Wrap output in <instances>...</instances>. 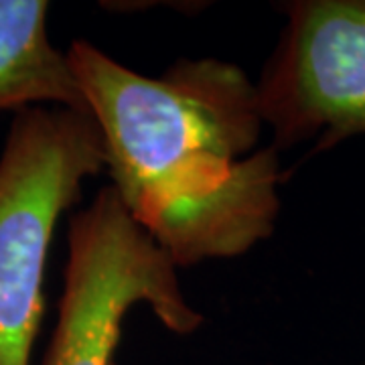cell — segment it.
Segmentation results:
<instances>
[{"label":"cell","instance_id":"cell-1","mask_svg":"<svg viewBox=\"0 0 365 365\" xmlns=\"http://www.w3.org/2000/svg\"><path fill=\"white\" fill-rule=\"evenodd\" d=\"M66 55L110 187L177 268L242 256L272 235L280 160L258 148L266 122L244 69L203 57L146 78L90 41Z\"/></svg>","mask_w":365,"mask_h":365},{"label":"cell","instance_id":"cell-2","mask_svg":"<svg viewBox=\"0 0 365 365\" xmlns=\"http://www.w3.org/2000/svg\"><path fill=\"white\" fill-rule=\"evenodd\" d=\"M104 169L88 112L35 106L14 116L0 155V365H31L55 225Z\"/></svg>","mask_w":365,"mask_h":365},{"label":"cell","instance_id":"cell-3","mask_svg":"<svg viewBox=\"0 0 365 365\" xmlns=\"http://www.w3.org/2000/svg\"><path fill=\"white\" fill-rule=\"evenodd\" d=\"M136 304L175 335H191L205 321L185 299L165 250L104 187L69 222L66 287L43 365H112Z\"/></svg>","mask_w":365,"mask_h":365},{"label":"cell","instance_id":"cell-4","mask_svg":"<svg viewBox=\"0 0 365 365\" xmlns=\"http://www.w3.org/2000/svg\"><path fill=\"white\" fill-rule=\"evenodd\" d=\"M256 83L274 148L365 134V0H297Z\"/></svg>","mask_w":365,"mask_h":365},{"label":"cell","instance_id":"cell-5","mask_svg":"<svg viewBox=\"0 0 365 365\" xmlns=\"http://www.w3.org/2000/svg\"><path fill=\"white\" fill-rule=\"evenodd\" d=\"M49 2L0 0V110L57 106L88 112L66 53L47 33Z\"/></svg>","mask_w":365,"mask_h":365}]
</instances>
